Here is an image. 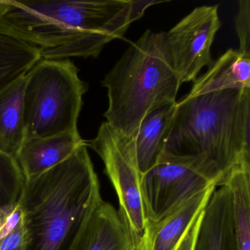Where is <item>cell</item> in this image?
I'll list each match as a JSON object with an SVG mask.
<instances>
[{"instance_id":"cell-1","label":"cell","mask_w":250,"mask_h":250,"mask_svg":"<svg viewBox=\"0 0 250 250\" xmlns=\"http://www.w3.org/2000/svg\"><path fill=\"white\" fill-rule=\"evenodd\" d=\"M137 20L134 0H0V30L43 60L96 58Z\"/></svg>"},{"instance_id":"cell-2","label":"cell","mask_w":250,"mask_h":250,"mask_svg":"<svg viewBox=\"0 0 250 250\" xmlns=\"http://www.w3.org/2000/svg\"><path fill=\"white\" fill-rule=\"evenodd\" d=\"M99 178L87 146L42 175L24 180L23 250H71L102 200Z\"/></svg>"},{"instance_id":"cell-3","label":"cell","mask_w":250,"mask_h":250,"mask_svg":"<svg viewBox=\"0 0 250 250\" xmlns=\"http://www.w3.org/2000/svg\"><path fill=\"white\" fill-rule=\"evenodd\" d=\"M250 88L184 96L165 142L167 154L204 156L226 180L238 165L250 166Z\"/></svg>"},{"instance_id":"cell-4","label":"cell","mask_w":250,"mask_h":250,"mask_svg":"<svg viewBox=\"0 0 250 250\" xmlns=\"http://www.w3.org/2000/svg\"><path fill=\"white\" fill-rule=\"evenodd\" d=\"M164 40L165 33L147 30L102 81L109 99L106 123L126 137H135L149 112L176 102L182 83L168 61Z\"/></svg>"},{"instance_id":"cell-5","label":"cell","mask_w":250,"mask_h":250,"mask_svg":"<svg viewBox=\"0 0 250 250\" xmlns=\"http://www.w3.org/2000/svg\"><path fill=\"white\" fill-rule=\"evenodd\" d=\"M87 85L68 60H41L24 77L25 138L77 132Z\"/></svg>"},{"instance_id":"cell-6","label":"cell","mask_w":250,"mask_h":250,"mask_svg":"<svg viewBox=\"0 0 250 250\" xmlns=\"http://www.w3.org/2000/svg\"><path fill=\"white\" fill-rule=\"evenodd\" d=\"M225 178L204 156H178L164 153L142 176L141 188L147 223L170 213L185 200Z\"/></svg>"},{"instance_id":"cell-7","label":"cell","mask_w":250,"mask_h":250,"mask_svg":"<svg viewBox=\"0 0 250 250\" xmlns=\"http://www.w3.org/2000/svg\"><path fill=\"white\" fill-rule=\"evenodd\" d=\"M87 147L103 161L105 172L119 201L118 211L131 237L134 250H143L147 220L142 193V175L136 157L134 138L126 137L108 123L102 124Z\"/></svg>"},{"instance_id":"cell-8","label":"cell","mask_w":250,"mask_h":250,"mask_svg":"<svg viewBox=\"0 0 250 250\" xmlns=\"http://www.w3.org/2000/svg\"><path fill=\"white\" fill-rule=\"evenodd\" d=\"M218 5L194 8L167 33V58L181 83L194 82L205 67L211 65L210 49L221 27Z\"/></svg>"},{"instance_id":"cell-9","label":"cell","mask_w":250,"mask_h":250,"mask_svg":"<svg viewBox=\"0 0 250 250\" xmlns=\"http://www.w3.org/2000/svg\"><path fill=\"white\" fill-rule=\"evenodd\" d=\"M216 186L197 193L146 228L143 250H176L190 227L203 211Z\"/></svg>"},{"instance_id":"cell-10","label":"cell","mask_w":250,"mask_h":250,"mask_svg":"<svg viewBox=\"0 0 250 250\" xmlns=\"http://www.w3.org/2000/svg\"><path fill=\"white\" fill-rule=\"evenodd\" d=\"M85 144L79 131L52 137L25 138L16 160L24 180L32 179L62 163Z\"/></svg>"},{"instance_id":"cell-11","label":"cell","mask_w":250,"mask_h":250,"mask_svg":"<svg viewBox=\"0 0 250 250\" xmlns=\"http://www.w3.org/2000/svg\"><path fill=\"white\" fill-rule=\"evenodd\" d=\"M71 250H134L118 210L100 200L82 229Z\"/></svg>"},{"instance_id":"cell-12","label":"cell","mask_w":250,"mask_h":250,"mask_svg":"<svg viewBox=\"0 0 250 250\" xmlns=\"http://www.w3.org/2000/svg\"><path fill=\"white\" fill-rule=\"evenodd\" d=\"M194 250H237L230 191L216 188L203 212Z\"/></svg>"},{"instance_id":"cell-13","label":"cell","mask_w":250,"mask_h":250,"mask_svg":"<svg viewBox=\"0 0 250 250\" xmlns=\"http://www.w3.org/2000/svg\"><path fill=\"white\" fill-rule=\"evenodd\" d=\"M250 88V56L229 49L194 81L187 98L230 89Z\"/></svg>"},{"instance_id":"cell-14","label":"cell","mask_w":250,"mask_h":250,"mask_svg":"<svg viewBox=\"0 0 250 250\" xmlns=\"http://www.w3.org/2000/svg\"><path fill=\"white\" fill-rule=\"evenodd\" d=\"M177 102L153 109L146 115L134 137L136 157L142 175L159 162L176 110Z\"/></svg>"},{"instance_id":"cell-15","label":"cell","mask_w":250,"mask_h":250,"mask_svg":"<svg viewBox=\"0 0 250 250\" xmlns=\"http://www.w3.org/2000/svg\"><path fill=\"white\" fill-rule=\"evenodd\" d=\"M24 77L0 93V151L14 159L25 139Z\"/></svg>"},{"instance_id":"cell-16","label":"cell","mask_w":250,"mask_h":250,"mask_svg":"<svg viewBox=\"0 0 250 250\" xmlns=\"http://www.w3.org/2000/svg\"><path fill=\"white\" fill-rule=\"evenodd\" d=\"M41 60L37 49L0 30V93L23 78Z\"/></svg>"},{"instance_id":"cell-17","label":"cell","mask_w":250,"mask_h":250,"mask_svg":"<svg viewBox=\"0 0 250 250\" xmlns=\"http://www.w3.org/2000/svg\"><path fill=\"white\" fill-rule=\"evenodd\" d=\"M224 184L230 191L237 250H250V166L235 167Z\"/></svg>"},{"instance_id":"cell-18","label":"cell","mask_w":250,"mask_h":250,"mask_svg":"<svg viewBox=\"0 0 250 250\" xmlns=\"http://www.w3.org/2000/svg\"><path fill=\"white\" fill-rule=\"evenodd\" d=\"M24 178L16 159L0 151V207L18 203Z\"/></svg>"},{"instance_id":"cell-19","label":"cell","mask_w":250,"mask_h":250,"mask_svg":"<svg viewBox=\"0 0 250 250\" xmlns=\"http://www.w3.org/2000/svg\"><path fill=\"white\" fill-rule=\"evenodd\" d=\"M235 27L239 39L241 53L250 56V1L241 0L235 17Z\"/></svg>"},{"instance_id":"cell-20","label":"cell","mask_w":250,"mask_h":250,"mask_svg":"<svg viewBox=\"0 0 250 250\" xmlns=\"http://www.w3.org/2000/svg\"><path fill=\"white\" fill-rule=\"evenodd\" d=\"M21 219L22 210L19 203L0 207V241L18 226Z\"/></svg>"},{"instance_id":"cell-21","label":"cell","mask_w":250,"mask_h":250,"mask_svg":"<svg viewBox=\"0 0 250 250\" xmlns=\"http://www.w3.org/2000/svg\"><path fill=\"white\" fill-rule=\"evenodd\" d=\"M24 237V223L22 219L18 226L5 238L0 241V250H16L23 245Z\"/></svg>"},{"instance_id":"cell-22","label":"cell","mask_w":250,"mask_h":250,"mask_svg":"<svg viewBox=\"0 0 250 250\" xmlns=\"http://www.w3.org/2000/svg\"><path fill=\"white\" fill-rule=\"evenodd\" d=\"M203 212L199 215L198 217L196 219L194 223L190 227L189 229H188L187 233L183 238L182 241H181L179 245L177 247L176 250H194L197 232H198L200 222L202 220V216H203Z\"/></svg>"},{"instance_id":"cell-23","label":"cell","mask_w":250,"mask_h":250,"mask_svg":"<svg viewBox=\"0 0 250 250\" xmlns=\"http://www.w3.org/2000/svg\"><path fill=\"white\" fill-rule=\"evenodd\" d=\"M16 250H23V245L21 246L20 247H19V248L17 249Z\"/></svg>"},{"instance_id":"cell-24","label":"cell","mask_w":250,"mask_h":250,"mask_svg":"<svg viewBox=\"0 0 250 250\" xmlns=\"http://www.w3.org/2000/svg\"></svg>"},{"instance_id":"cell-25","label":"cell","mask_w":250,"mask_h":250,"mask_svg":"<svg viewBox=\"0 0 250 250\" xmlns=\"http://www.w3.org/2000/svg\"></svg>"}]
</instances>
